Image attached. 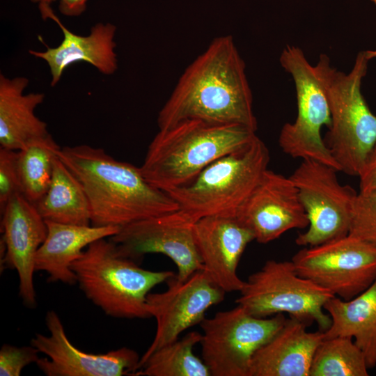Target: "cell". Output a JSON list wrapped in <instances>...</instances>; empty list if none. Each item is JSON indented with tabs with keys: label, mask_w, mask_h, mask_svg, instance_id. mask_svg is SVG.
I'll use <instances>...</instances> for the list:
<instances>
[{
	"label": "cell",
	"mask_w": 376,
	"mask_h": 376,
	"mask_svg": "<svg viewBox=\"0 0 376 376\" xmlns=\"http://www.w3.org/2000/svg\"><path fill=\"white\" fill-rule=\"evenodd\" d=\"M187 120L256 132L245 64L231 36L214 38L185 69L159 112L157 124L162 130Z\"/></svg>",
	"instance_id": "cell-1"
},
{
	"label": "cell",
	"mask_w": 376,
	"mask_h": 376,
	"mask_svg": "<svg viewBox=\"0 0 376 376\" xmlns=\"http://www.w3.org/2000/svg\"><path fill=\"white\" fill-rule=\"evenodd\" d=\"M58 157L85 191L92 226L121 228L179 209L171 196L146 180L140 167L118 161L102 148L66 146Z\"/></svg>",
	"instance_id": "cell-2"
},
{
	"label": "cell",
	"mask_w": 376,
	"mask_h": 376,
	"mask_svg": "<svg viewBox=\"0 0 376 376\" xmlns=\"http://www.w3.org/2000/svg\"><path fill=\"white\" fill-rule=\"evenodd\" d=\"M256 136L239 125L181 121L159 130L140 168L149 183L166 192L188 183L217 159L244 148Z\"/></svg>",
	"instance_id": "cell-3"
},
{
	"label": "cell",
	"mask_w": 376,
	"mask_h": 376,
	"mask_svg": "<svg viewBox=\"0 0 376 376\" xmlns=\"http://www.w3.org/2000/svg\"><path fill=\"white\" fill-rule=\"evenodd\" d=\"M376 51L358 53L348 73L336 70L329 56H320L315 68L324 89L331 124L324 142L342 171L358 176L376 143V115L361 93V82Z\"/></svg>",
	"instance_id": "cell-4"
},
{
	"label": "cell",
	"mask_w": 376,
	"mask_h": 376,
	"mask_svg": "<svg viewBox=\"0 0 376 376\" xmlns=\"http://www.w3.org/2000/svg\"><path fill=\"white\" fill-rule=\"evenodd\" d=\"M85 296L107 315L117 318H152L147 307L151 289L175 276L150 271L122 256L111 240L90 244L71 265Z\"/></svg>",
	"instance_id": "cell-5"
},
{
	"label": "cell",
	"mask_w": 376,
	"mask_h": 376,
	"mask_svg": "<svg viewBox=\"0 0 376 376\" xmlns=\"http://www.w3.org/2000/svg\"><path fill=\"white\" fill-rule=\"evenodd\" d=\"M269 162V150L256 136L244 148L217 159L188 183L166 193L196 221L208 216H236L268 169Z\"/></svg>",
	"instance_id": "cell-6"
},
{
	"label": "cell",
	"mask_w": 376,
	"mask_h": 376,
	"mask_svg": "<svg viewBox=\"0 0 376 376\" xmlns=\"http://www.w3.org/2000/svg\"><path fill=\"white\" fill-rule=\"evenodd\" d=\"M235 303L256 317L288 313L307 326L326 331L331 320L324 306L334 297L298 274L292 261L269 260L245 281Z\"/></svg>",
	"instance_id": "cell-7"
},
{
	"label": "cell",
	"mask_w": 376,
	"mask_h": 376,
	"mask_svg": "<svg viewBox=\"0 0 376 376\" xmlns=\"http://www.w3.org/2000/svg\"><path fill=\"white\" fill-rule=\"evenodd\" d=\"M280 63L294 80L297 101L295 120L281 130L280 148L293 158L315 160L340 171L320 134L322 126L331 124V112L315 65L309 63L300 48L291 45L283 49Z\"/></svg>",
	"instance_id": "cell-8"
},
{
	"label": "cell",
	"mask_w": 376,
	"mask_h": 376,
	"mask_svg": "<svg viewBox=\"0 0 376 376\" xmlns=\"http://www.w3.org/2000/svg\"><path fill=\"white\" fill-rule=\"evenodd\" d=\"M283 313L260 318L242 306L219 311L201 322L202 359L212 376H249L252 358L286 321Z\"/></svg>",
	"instance_id": "cell-9"
},
{
	"label": "cell",
	"mask_w": 376,
	"mask_h": 376,
	"mask_svg": "<svg viewBox=\"0 0 376 376\" xmlns=\"http://www.w3.org/2000/svg\"><path fill=\"white\" fill-rule=\"evenodd\" d=\"M291 261L299 275L344 300L376 279V246L350 234L304 248Z\"/></svg>",
	"instance_id": "cell-10"
},
{
	"label": "cell",
	"mask_w": 376,
	"mask_h": 376,
	"mask_svg": "<svg viewBox=\"0 0 376 376\" xmlns=\"http://www.w3.org/2000/svg\"><path fill=\"white\" fill-rule=\"evenodd\" d=\"M337 172L325 164L303 159L290 176L309 221L306 231L297 237V245L314 246L349 233L357 193L340 184Z\"/></svg>",
	"instance_id": "cell-11"
},
{
	"label": "cell",
	"mask_w": 376,
	"mask_h": 376,
	"mask_svg": "<svg viewBox=\"0 0 376 376\" xmlns=\"http://www.w3.org/2000/svg\"><path fill=\"white\" fill-rule=\"evenodd\" d=\"M196 221L177 210L121 227L109 237L123 256L136 262L147 253H162L178 268L175 277L185 281L203 265L196 243Z\"/></svg>",
	"instance_id": "cell-12"
},
{
	"label": "cell",
	"mask_w": 376,
	"mask_h": 376,
	"mask_svg": "<svg viewBox=\"0 0 376 376\" xmlns=\"http://www.w3.org/2000/svg\"><path fill=\"white\" fill-rule=\"evenodd\" d=\"M166 283V291L147 296L148 310L156 320L157 329L152 342L140 358L138 370L156 350L178 340L187 329L201 324L207 310L221 302L226 293L203 269L185 281L175 276Z\"/></svg>",
	"instance_id": "cell-13"
},
{
	"label": "cell",
	"mask_w": 376,
	"mask_h": 376,
	"mask_svg": "<svg viewBox=\"0 0 376 376\" xmlns=\"http://www.w3.org/2000/svg\"><path fill=\"white\" fill-rule=\"evenodd\" d=\"M45 323L48 336L36 334L31 345L47 357L36 363L47 376H122L138 370V353L123 347L104 354H92L76 347L68 339L63 323L54 311H49Z\"/></svg>",
	"instance_id": "cell-14"
},
{
	"label": "cell",
	"mask_w": 376,
	"mask_h": 376,
	"mask_svg": "<svg viewBox=\"0 0 376 376\" xmlns=\"http://www.w3.org/2000/svg\"><path fill=\"white\" fill-rule=\"evenodd\" d=\"M236 217L267 244L292 229H304L309 221L290 177L267 169Z\"/></svg>",
	"instance_id": "cell-15"
},
{
	"label": "cell",
	"mask_w": 376,
	"mask_h": 376,
	"mask_svg": "<svg viewBox=\"0 0 376 376\" xmlns=\"http://www.w3.org/2000/svg\"><path fill=\"white\" fill-rule=\"evenodd\" d=\"M1 214L4 246L1 263L3 267L16 270L19 295L26 306L34 308L37 304L35 258L47 236L46 221L22 194L13 196Z\"/></svg>",
	"instance_id": "cell-16"
},
{
	"label": "cell",
	"mask_w": 376,
	"mask_h": 376,
	"mask_svg": "<svg viewBox=\"0 0 376 376\" xmlns=\"http://www.w3.org/2000/svg\"><path fill=\"white\" fill-rule=\"evenodd\" d=\"M196 243L203 270L226 292L240 291L245 283L237 269L246 246L255 240L252 231L236 216L215 215L194 225Z\"/></svg>",
	"instance_id": "cell-17"
},
{
	"label": "cell",
	"mask_w": 376,
	"mask_h": 376,
	"mask_svg": "<svg viewBox=\"0 0 376 376\" xmlns=\"http://www.w3.org/2000/svg\"><path fill=\"white\" fill-rule=\"evenodd\" d=\"M39 9L42 19L54 20L63 34V39L57 47H47L44 52L29 51L30 54L44 60L49 65L52 86L60 81L63 72L69 65L78 61L88 63L106 75H112L116 71L118 63L115 52V25L111 23H97L91 28L89 35L80 36L68 30L49 4L40 3Z\"/></svg>",
	"instance_id": "cell-18"
},
{
	"label": "cell",
	"mask_w": 376,
	"mask_h": 376,
	"mask_svg": "<svg viewBox=\"0 0 376 376\" xmlns=\"http://www.w3.org/2000/svg\"><path fill=\"white\" fill-rule=\"evenodd\" d=\"M303 322L287 319L281 329L254 354L249 376H309L314 352L324 337Z\"/></svg>",
	"instance_id": "cell-19"
},
{
	"label": "cell",
	"mask_w": 376,
	"mask_h": 376,
	"mask_svg": "<svg viewBox=\"0 0 376 376\" xmlns=\"http://www.w3.org/2000/svg\"><path fill=\"white\" fill-rule=\"evenodd\" d=\"M47 236L37 251L35 270L48 274L49 282L77 283L72 264L92 242L109 238L120 228L116 226H79L45 221Z\"/></svg>",
	"instance_id": "cell-20"
},
{
	"label": "cell",
	"mask_w": 376,
	"mask_h": 376,
	"mask_svg": "<svg viewBox=\"0 0 376 376\" xmlns=\"http://www.w3.org/2000/svg\"><path fill=\"white\" fill-rule=\"evenodd\" d=\"M28 84L24 77L10 79L0 75L1 148L19 150L29 141L49 134L46 123L34 113L45 95L23 94Z\"/></svg>",
	"instance_id": "cell-21"
},
{
	"label": "cell",
	"mask_w": 376,
	"mask_h": 376,
	"mask_svg": "<svg viewBox=\"0 0 376 376\" xmlns=\"http://www.w3.org/2000/svg\"><path fill=\"white\" fill-rule=\"evenodd\" d=\"M324 308L331 320L324 337L352 338L364 354L368 368H373L376 366V279L351 299L331 297Z\"/></svg>",
	"instance_id": "cell-22"
},
{
	"label": "cell",
	"mask_w": 376,
	"mask_h": 376,
	"mask_svg": "<svg viewBox=\"0 0 376 376\" xmlns=\"http://www.w3.org/2000/svg\"><path fill=\"white\" fill-rule=\"evenodd\" d=\"M45 221L91 226V210L85 191L75 175L55 157L52 180L44 196L34 204Z\"/></svg>",
	"instance_id": "cell-23"
},
{
	"label": "cell",
	"mask_w": 376,
	"mask_h": 376,
	"mask_svg": "<svg viewBox=\"0 0 376 376\" xmlns=\"http://www.w3.org/2000/svg\"><path fill=\"white\" fill-rule=\"evenodd\" d=\"M202 334L190 331L182 339L167 344L153 352L134 375L212 376L203 359L193 352Z\"/></svg>",
	"instance_id": "cell-24"
},
{
	"label": "cell",
	"mask_w": 376,
	"mask_h": 376,
	"mask_svg": "<svg viewBox=\"0 0 376 376\" xmlns=\"http://www.w3.org/2000/svg\"><path fill=\"white\" fill-rule=\"evenodd\" d=\"M61 148L49 134L29 141L17 152L23 195L36 204L49 186L53 164Z\"/></svg>",
	"instance_id": "cell-25"
},
{
	"label": "cell",
	"mask_w": 376,
	"mask_h": 376,
	"mask_svg": "<svg viewBox=\"0 0 376 376\" xmlns=\"http://www.w3.org/2000/svg\"><path fill=\"white\" fill-rule=\"evenodd\" d=\"M368 369L352 338L324 337L314 352L309 376H368Z\"/></svg>",
	"instance_id": "cell-26"
},
{
	"label": "cell",
	"mask_w": 376,
	"mask_h": 376,
	"mask_svg": "<svg viewBox=\"0 0 376 376\" xmlns=\"http://www.w3.org/2000/svg\"><path fill=\"white\" fill-rule=\"evenodd\" d=\"M348 234L376 246V189L357 193Z\"/></svg>",
	"instance_id": "cell-27"
},
{
	"label": "cell",
	"mask_w": 376,
	"mask_h": 376,
	"mask_svg": "<svg viewBox=\"0 0 376 376\" xmlns=\"http://www.w3.org/2000/svg\"><path fill=\"white\" fill-rule=\"evenodd\" d=\"M22 194V186L17 167V152L0 149V210L3 211L10 198Z\"/></svg>",
	"instance_id": "cell-28"
},
{
	"label": "cell",
	"mask_w": 376,
	"mask_h": 376,
	"mask_svg": "<svg viewBox=\"0 0 376 376\" xmlns=\"http://www.w3.org/2000/svg\"><path fill=\"white\" fill-rule=\"evenodd\" d=\"M39 353L31 345L22 347L3 345L0 350V375L19 376L26 366L38 361Z\"/></svg>",
	"instance_id": "cell-29"
},
{
	"label": "cell",
	"mask_w": 376,
	"mask_h": 376,
	"mask_svg": "<svg viewBox=\"0 0 376 376\" xmlns=\"http://www.w3.org/2000/svg\"><path fill=\"white\" fill-rule=\"evenodd\" d=\"M358 177L360 191L376 189V143L367 157Z\"/></svg>",
	"instance_id": "cell-30"
},
{
	"label": "cell",
	"mask_w": 376,
	"mask_h": 376,
	"mask_svg": "<svg viewBox=\"0 0 376 376\" xmlns=\"http://www.w3.org/2000/svg\"><path fill=\"white\" fill-rule=\"evenodd\" d=\"M33 3H46L57 0H31ZM87 0H59L58 8L60 12L66 16L75 17L81 15L86 8Z\"/></svg>",
	"instance_id": "cell-31"
}]
</instances>
